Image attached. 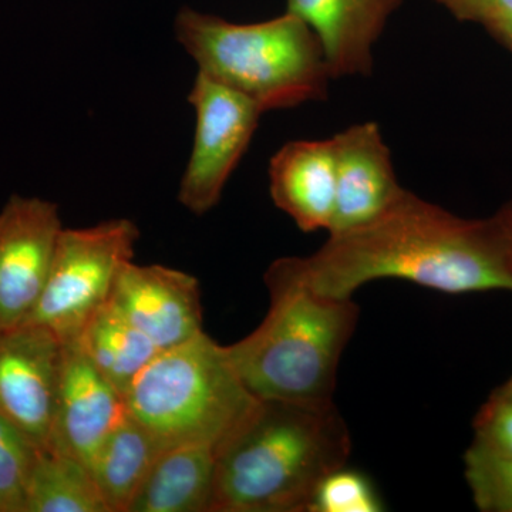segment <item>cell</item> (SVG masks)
Returning a JSON list of instances; mask_svg holds the SVG:
<instances>
[{"label": "cell", "mask_w": 512, "mask_h": 512, "mask_svg": "<svg viewBox=\"0 0 512 512\" xmlns=\"http://www.w3.org/2000/svg\"><path fill=\"white\" fill-rule=\"evenodd\" d=\"M289 258L306 285L332 298H352L380 279L451 295L512 292L510 256L494 220H463L406 188L373 220L329 234L315 254Z\"/></svg>", "instance_id": "1"}, {"label": "cell", "mask_w": 512, "mask_h": 512, "mask_svg": "<svg viewBox=\"0 0 512 512\" xmlns=\"http://www.w3.org/2000/svg\"><path fill=\"white\" fill-rule=\"evenodd\" d=\"M350 451L335 403L259 400L217 451L211 512H311L320 483Z\"/></svg>", "instance_id": "2"}, {"label": "cell", "mask_w": 512, "mask_h": 512, "mask_svg": "<svg viewBox=\"0 0 512 512\" xmlns=\"http://www.w3.org/2000/svg\"><path fill=\"white\" fill-rule=\"evenodd\" d=\"M269 309L247 338L225 346L239 379L258 400L333 402L343 350L355 333L352 298L320 295L293 268L276 259L264 276Z\"/></svg>", "instance_id": "3"}, {"label": "cell", "mask_w": 512, "mask_h": 512, "mask_svg": "<svg viewBox=\"0 0 512 512\" xmlns=\"http://www.w3.org/2000/svg\"><path fill=\"white\" fill-rule=\"evenodd\" d=\"M175 37L207 74L244 94L264 113L328 97L332 74L315 32L286 10L258 23H232L184 8Z\"/></svg>", "instance_id": "4"}, {"label": "cell", "mask_w": 512, "mask_h": 512, "mask_svg": "<svg viewBox=\"0 0 512 512\" xmlns=\"http://www.w3.org/2000/svg\"><path fill=\"white\" fill-rule=\"evenodd\" d=\"M127 412L161 447L207 444L220 450L254 413L227 349L205 332L158 353L124 394Z\"/></svg>", "instance_id": "5"}, {"label": "cell", "mask_w": 512, "mask_h": 512, "mask_svg": "<svg viewBox=\"0 0 512 512\" xmlns=\"http://www.w3.org/2000/svg\"><path fill=\"white\" fill-rule=\"evenodd\" d=\"M140 231L126 218L89 228H63L45 288L25 322L73 342L110 299L121 269L134 261Z\"/></svg>", "instance_id": "6"}, {"label": "cell", "mask_w": 512, "mask_h": 512, "mask_svg": "<svg viewBox=\"0 0 512 512\" xmlns=\"http://www.w3.org/2000/svg\"><path fill=\"white\" fill-rule=\"evenodd\" d=\"M188 100L195 111V133L178 200L192 214L204 215L220 202L264 111L244 94L200 72Z\"/></svg>", "instance_id": "7"}, {"label": "cell", "mask_w": 512, "mask_h": 512, "mask_svg": "<svg viewBox=\"0 0 512 512\" xmlns=\"http://www.w3.org/2000/svg\"><path fill=\"white\" fill-rule=\"evenodd\" d=\"M63 342L36 323L0 329V416L37 447H47L55 419Z\"/></svg>", "instance_id": "8"}, {"label": "cell", "mask_w": 512, "mask_h": 512, "mask_svg": "<svg viewBox=\"0 0 512 512\" xmlns=\"http://www.w3.org/2000/svg\"><path fill=\"white\" fill-rule=\"evenodd\" d=\"M62 229L59 208L42 198L12 195L0 211V329L35 308Z\"/></svg>", "instance_id": "9"}, {"label": "cell", "mask_w": 512, "mask_h": 512, "mask_svg": "<svg viewBox=\"0 0 512 512\" xmlns=\"http://www.w3.org/2000/svg\"><path fill=\"white\" fill-rule=\"evenodd\" d=\"M109 302L161 352L204 332L200 285L178 269L128 262Z\"/></svg>", "instance_id": "10"}, {"label": "cell", "mask_w": 512, "mask_h": 512, "mask_svg": "<svg viewBox=\"0 0 512 512\" xmlns=\"http://www.w3.org/2000/svg\"><path fill=\"white\" fill-rule=\"evenodd\" d=\"M127 416L123 394L101 376L76 342L63 343L55 419L47 447L70 454L90 468L101 444Z\"/></svg>", "instance_id": "11"}, {"label": "cell", "mask_w": 512, "mask_h": 512, "mask_svg": "<svg viewBox=\"0 0 512 512\" xmlns=\"http://www.w3.org/2000/svg\"><path fill=\"white\" fill-rule=\"evenodd\" d=\"M332 138L336 151V200L329 234L373 220L404 190L376 121L355 124Z\"/></svg>", "instance_id": "12"}, {"label": "cell", "mask_w": 512, "mask_h": 512, "mask_svg": "<svg viewBox=\"0 0 512 512\" xmlns=\"http://www.w3.org/2000/svg\"><path fill=\"white\" fill-rule=\"evenodd\" d=\"M403 0H288L318 37L332 79L369 76L373 49Z\"/></svg>", "instance_id": "13"}, {"label": "cell", "mask_w": 512, "mask_h": 512, "mask_svg": "<svg viewBox=\"0 0 512 512\" xmlns=\"http://www.w3.org/2000/svg\"><path fill=\"white\" fill-rule=\"evenodd\" d=\"M269 192L279 210L303 232H329L335 214L333 138L289 141L269 163Z\"/></svg>", "instance_id": "14"}, {"label": "cell", "mask_w": 512, "mask_h": 512, "mask_svg": "<svg viewBox=\"0 0 512 512\" xmlns=\"http://www.w3.org/2000/svg\"><path fill=\"white\" fill-rule=\"evenodd\" d=\"M217 450L178 444L158 454L128 512H211Z\"/></svg>", "instance_id": "15"}, {"label": "cell", "mask_w": 512, "mask_h": 512, "mask_svg": "<svg viewBox=\"0 0 512 512\" xmlns=\"http://www.w3.org/2000/svg\"><path fill=\"white\" fill-rule=\"evenodd\" d=\"M163 447L128 414L94 456L90 471L109 512H128Z\"/></svg>", "instance_id": "16"}, {"label": "cell", "mask_w": 512, "mask_h": 512, "mask_svg": "<svg viewBox=\"0 0 512 512\" xmlns=\"http://www.w3.org/2000/svg\"><path fill=\"white\" fill-rule=\"evenodd\" d=\"M73 342L80 346L101 376L123 396L136 377L161 352L109 301L94 313Z\"/></svg>", "instance_id": "17"}, {"label": "cell", "mask_w": 512, "mask_h": 512, "mask_svg": "<svg viewBox=\"0 0 512 512\" xmlns=\"http://www.w3.org/2000/svg\"><path fill=\"white\" fill-rule=\"evenodd\" d=\"M25 512H109L89 466L55 448L39 447Z\"/></svg>", "instance_id": "18"}, {"label": "cell", "mask_w": 512, "mask_h": 512, "mask_svg": "<svg viewBox=\"0 0 512 512\" xmlns=\"http://www.w3.org/2000/svg\"><path fill=\"white\" fill-rule=\"evenodd\" d=\"M36 444L0 416V512H25Z\"/></svg>", "instance_id": "19"}, {"label": "cell", "mask_w": 512, "mask_h": 512, "mask_svg": "<svg viewBox=\"0 0 512 512\" xmlns=\"http://www.w3.org/2000/svg\"><path fill=\"white\" fill-rule=\"evenodd\" d=\"M466 478L474 503L484 512H512V457H494L468 448Z\"/></svg>", "instance_id": "20"}, {"label": "cell", "mask_w": 512, "mask_h": 512, "mask_svg": "<svg viewBox=\"0 0 512 512\" xmlns=\"http://www.w3.org/2000/svg\"><path fill=\"white\" fill-rule=\"evenodd\" d=\"M384 504L363 473L342 467L320 483L311 512H380Z\"/></svg>", "instance_id": "21"}, {"label": "cell", "mask_w": 512, "mask_h": 512, "mask_svg": "<svg viewBox=\"0 0 512 512\" xmlns=\"http://www.w3.org/2000/svg\"><path fill=\"white\" fill-rule=\"evenodd\" d=\"M478 453L512 457V400L495 392L476 419V439L471 444Z\"/></svg>", "instance_id": "22"}, {"label": "cell", "mask_w": 512, "mask_h": 512, "mask_svg": "<svg viewBox=\"0 0 512 512\" xmlns=\"http://www.w3.org/2000/svg\"><path fill=\"white\" fill-rule=\"evenodd\" d=\"M460 19L477 20L488 28L512 18V0H439Z\"/></svg>", "instance_id": "23"}, {"label": "cell", "mask_w": 512, "mask_h": 512, "mask_svg": "<svg viewBox=\"0 0 512 512\" xmlns=\"http://www.w3.org/2000/svg\"><path fill=\"white\" fill-rule=\"evenodd\" d=\"M494 222L497 225L498 231H500L501 239H503L504 247L507 249L512 265V205L504 208L500 215L495 218Z\"/></svg>", "instance_id": "24"}, {"label": "cell", "mask_w": 512, "mask_h": 512, "mask_svg": "<svg viewBox=\"0 0 512 512\" xmlns=\"http://www.w3.org/2000/svg\"><path fill=\"white\" fill-rule=\"evenodd\" d=\"M491 30H494L501 39L507 43L508 47L512 50V18L503 20V22L497 23Z\"/></svg>", "instance_id": "25"}, {"label": "cell", "mask_w": 512, "mask_h": 512, "mask_svg": "<svg viewBox=\"0 0 512 512\" xmlns=\"http://www.w3.org/2000/svg\"><path fill=\"white\" fill-rule=\"evenodd\" d=\"M497 393L501 394V396L505 397V399L512 400V377L510 382L505 383Z\"/></svg>", "instance_id": "26"}]
</instances>
